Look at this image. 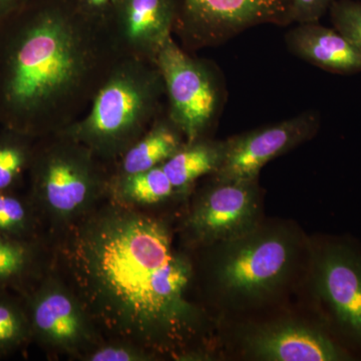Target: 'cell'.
Instances as JSON below:
<instances>
[{"instance_id": "cell-1", "label": "cell", "mask_w": 361, "mask_h": 361, "mask_svg": "<svg viewBox=\"0 0 361 361\" xmlns=\"http://www.w3.org/2000/svg\"><path fill=\"white\" fill-rule=\"evenodd\" d=\"M54 245V266L103 338L177 360L203 348L208 316L192 297L196 266L167 217L108 198Z\"/></svg>"}, {"instance_id": "cell-2", "label": "cell", "mask_w": 361, "mask_h": 361, "mask_svg": "<svg viewBox=\"0 0 361 361\" xmlns=\"http://www.w3.org/2000/svg\"><path fill=\"white\" fill-rule=\"evenodd\" d=\"M123 58L80 0H35L0 20V127L39 139L84 116Z\"/></svg>"}, {"instance_id": "cell-3", "label": "cell", "mask_w": 361, "mask_h": 361, "mask_svg": "<svg viewBox=\"0 0 361 361\" xmlns=\"http://www.w3.org/2000/svg\"><path fill=\"white\" fill-rule=\"evenodd\" d=\"M114 168L63 130L39 137L27 191L51 241L109 198Z\"/></svg>"}, {"instance_id": "cell-4", "label": "cell", "mask_w": 361, "mask_h": 361, "mask_svg": "<svg viewBox=\"0 0 361 361\" xmlns=\"http://www.w3.org/2000/svg\"><path fill=\"white\" fill-rule=\"evenodd\" d=\"M165 87L154 61L123 56L85 115L63 130L115 165L165 111Z\"/></svg>"}, {"instance_id": "cell-5", "label": "cell", "mask_w": 361, "mask_h": 361, "mask_svg": "<svg viewBox=\"0 0 361 361\" xmlns=\"http://www.w3.org/2000/svg\"><path fill=\"white\" fill-rule=\"evenodd\" d=\"M209 277L234 301H259L285 283L297 257V239L283 228L257 227L239 238L217 244Z\"/></svg>"}, {"instance_id": "cell-6", "label": "cell", "mask_w": 361, "mask_h": 361, "mask_svg": "<svg viewBox=\"0 0 361 361\" xmlns=\"http://www.w3.org/2000/svg\"><path fill=\"white\" fill-rule=\"evenodd\" d=\"M32 342L47 355L80 360L103 336L56 266L25 294Z\"/></svg>"}, {"instance_id": "cell-7", "label": "cell", "mask_w": 361, "mask_h": 361, "mask_svg": "<svg viewBox=\"0 0 361 361\" xmlns=\"http://www.w3.org/2000/svg\"><path fill=\"white\" fill-rule=\"evenodd\" d=\"M260 215L257 180H219L195 196L180 223L184 247L207 248L255 229Z\"/></svg>"}, {"instance_id": "cell-8", "label": "cell", "mask_w": 361, "mask_h": 361, "mask_svg": "<svg viewBox=\"0 0 361 361\" xmlns=\"http://www.w3.org/2000/svg\"><path fill=\"white\" fill-rule=\"evenodd\" d=\"M167 99V115L186 142L205 137L219 108V87L210 66L180 49L173 37L156 59Z\"/></svg>"}, {"instance_id": "cell-9", "label": "cell", "mask_w": 361, "mask_h": 361, "mask_svg": "<svg viewBox=\"0 0 361 361\" xmlns=\"http://www.w3.org/2000/svg\"><path fill=\"white\" fill-rule=\"evenodd\" d=\"M175 30L191 49L212 47L260 25L291 23L292 0H179Z\"/></svg>"}, {"instance_id": "cell-10", "label": "cell", "mask_w": 361, "mask_h": 361, "mask_svg": "<svg viewBox=\"0 0 361 361\" xmlns=\"http://www.w3.org/2000/svg\"><path fill=\"white\" fill-rule=\"evenodd\" d=\"M179 0H113L106 23L122 56L154 61L172 37Z\"/></svg>"}, {"instance_id": "cell-11", "label": "cell", "mask_w": 361, "mask_h": 361, "mask_svg": "<svg viewBox=\"0 0 361 361\" xmlns=\"http://www.w3.org/2000/svg\"><path fill=\"white\" fill-rule=\"evenodd\" d=\"M317 125L316 116L305 113L228 140L214 179L257 180L261 169L268 161L310 139Z\"/></svg>"}, {"instance_id": "cell-12", "label": "cell", "mask_w": 361, "mask_h": 361, "mask_svg": "<svg viewBox=\"0 0 361 361\" xmlns=\"http://www.w3.org/2000/svg\"><path fill=\"white\" fill-rule=\"evenodd\" d=\"M318 293L339 326L361 344V256L344 245L326 247L315 267Z\"/></svg>"}, {"instance_id": "cell-13", "label": "cell", "mask_w": 361, "mask_h": 361, "mask_svg": "<svg viewBox=\"0 0 361 361\" xmlns=\"http://www.w3.org/2000/svg\"><path fill=\"white\" fill-rule=\"evenodd\" d=\"M254 357L268 361H334L346 355L319 330L296 322H280L256 330L247 339Z\"/></svg>"}, {"instance_id": "cell-14", "label": "cell", "mask_w": 361, "mask_h": 361, "mask_svg": "<svg viewBox=\"0 0 361 361\" xmlns=\"http://www.w3.org/2000/svg\"><path fill=\"white\" fill-rule=\"evenodd\" d=\"M54 265V245L49 237L23 239L0 234V291L23 296Z\"/></svg>"}, {"instance_id": "cell-15", "label": "cell", "mask_w": 361, "mask_h": 361, "mask_svg": "<svg viewBox=\"0 0 361 361\" xmlns=\"http://www.w3.org/2000/svg\"><path fill=\"white\" fill-rule=\"evenodd\" d=\"M289 51L312 65L334 73L361 71V52L337 30L318 23H298L287 33Z\"/></svg>"}, {"instance_id": "cell-16", "label": "cell", "mask_w": 361, "mask_h": 361, "mask_svg": "<svg viewBox=\"0 0 361 361\" xmlns=\"http://www.w3.org/2000/svg\"><path fill=\"white\" fill-rule=\"evenodd\" d=\"M186 140L164 111L149 130L114 165V175L123 176L145 172L160 167L175 155Z\"/></svg>"}, {"instance_id": "cell-17", "label": "cell", "mask_w": 361, "mask_h": 361, "mask_svg": "<svg viewBox=\"0 0 361 361\" xmlns=\"http://www.w3.org/2000/svg\"><path fill=\"white\" fill-rule=\"evenodd\" d=\"M224 142H213L205 137L185 142L168 161L161 165L180 198L193 189L197 180L204 176L215 174L222 163Z\"/></svg>"}, {"instance_id": "cell-18", "label": "cell", "mask_w": 361, "mask_h": 361, "mask_svg": "<svg viewBox=\"0 0 361 361\" xmlns=\"http://www.w3.org/2000/svg\"><path fill=\"white\" fill-rule=\"evenodd\" d=\"M109 198L130 208L157 210L180 197L160 166L135 174L113 175Z\"/></svg>"}, {"instance_id": "cell-19", "label": "cell", "mask_w": 361, "mask_h": 361, "mask_svg": "<svg viewBox=\"0 0 361 361\" xmlns=\"http://www.w3.org/2000/svg\"><path fill=\"white\" fill-rule=\"evenodd\" d=\"M37 139L20 130L0 127V192L25 186Z\"/></svg>"}, {"instance_id": "cell-20", "label": "cell", "mask_w": 361, "mask_h": 361, "mask_svg": "<svg viewBox=\"0 0 361 361\" xmlns=\"http://www.w3.org/2000/svg\"><path fill=\"white\" fill-rule=\"evenodd\" d=\"M0 234L23 239L49 237L27 191L0 192Z\"/></svg>"}, {"instance_id": "cell-21", "label": "cell", "mask_w": 361, "mask_h": 361, "mask_svg": "<svg viewBox=\"0 0 361 361\" xmlns=\"http://www.w3.org/2000/svg\"><path fill=\"white\" fill-rule=\"evenodd\" d=\"M32 342L25 300L20 294L0 291V357H7Z\"/></svg>"}, {"instance_id": "cell-22", "label": "cell", "mask_w": 361, "mask_h": 361, "mask_svg": "<svg viewBox=\"0 0 361 361\" xmlns=\"http://www.w3.org/2000/svg\"><path fill=\"white\" fill-rule=\"evenodd\" d=\"M163 358L148 348L123 339L104 338L78 361H156Z\"/></svg>"}, {"instance_id": "cell-23", "label": "cell", "mask_w": 361, "mask_h": 361, "mask_svg": "<svg viewBox=\"0 0 361 361\" xmlns=\"http://www.w3.org/2000/svg\"><path fill=\"white\" fill-rule=\"evenodd\" d=\"M330 11L337 32L361 52V4L339 0L332 2Z\"/></svg>"}, {"instance_id": "cell-24", "label": "cell", "mask_w": 361, "mask_h": 361, "mask_svg": "<svg viewBox=\"0 0 361 361\" xmlns=\"http://www.w3.org/2000/svg\"><path fill=\"white\" fill-rule=\"evenodd\" d=\"M332 2L334 0H292L291 23H318Z\"/></svg>"}, {"instance_id": "cell-25", "label": "cell", "mask_w": 361, "mask_h": 361, "mask_svg": "<svg viewBox=\"0 0 361 361\" xmlns=\"http://www.w3.org/2000/svg\"><path fill=\"white\" fill-rule=\"evenodd\" d=\"M113 0H80L87 11L106 20Z\"/></svg>"}, {"instance_id": "cell-26", "label": "cell", "mask_w": 361, "mask_h": 361, "mask_svg": "<svg viewBox=\"0 0 361 361\" xmlns=\"http://www.w3.org/2000/svg\"><path fill=\"white\" fill-rule=\"evenodd\" d=\"M35 0H0V20L11 16Z\"/></svg>"}]
</instances>
